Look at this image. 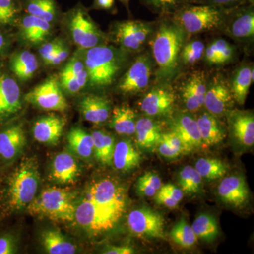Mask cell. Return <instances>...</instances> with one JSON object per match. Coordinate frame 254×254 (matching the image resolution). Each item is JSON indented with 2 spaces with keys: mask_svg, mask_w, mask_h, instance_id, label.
<instances>
[{
  "mask_svg": "<svg viewBox=\"0 0 254 254\" xmlns=\"http://www.w3.org/2000/svg\"><path fill=\"white\" fill-rule=\"evenodd\" d=\"M220 199L235 208L246 205L250 198V191L245 178L239 175L225 177L220 182L218 188Z\"/></svg>",
  "mask_w": 254,
  "mask_h": 254,
  "instance_id": "19",
  "label": "cell"
},
{
  "mask_svg": "<svg viewBox=\"0 0 254 254\" xmlns=\"http://www.w3.org/2000/svg\"><path fill=\"white\" fill-rule=\"evenodd\" d=\"M127 225L132 235L142 239H165V219L158 211L144 205L128 214Z\"/></svg>",
  "mask_w": 254,
  "mask_h": 254,
  "instance_id": "8",
  "label": "cell"
},
{
  "mask_svg": "<svg viewBox=\"0 0 254 254\" xmlns=\"http://www.w3.org/2000/svg\"><path fill=\"white\" fill-rule=\"evenodd\" d=\"M218 53L219 66L231 63L235 58V46L223 38H217L213 41Z\"/></svg>",
  "mask_w": 254,
  "mask_h": 254,
  "instance_id": "43",
  "label": "cell"
},
{
  "mask_svg": "<svg viewBox=\"0 0 254 254\" xmlns=\"http://www.w3.org/2000/svg\"><path fill=\"white\" fill-rule=\"evenodd\" d=\"M120 1L123 2V4L128 8V3H129L130 0H120Z\"/></svg>",
  "mask_w": 254,
  "mask_h": 254,
  "instance_id": "58",
  "label": "cell"
},
{
  "mask_svg": "<svg viewBox=\"0 0 254 254\" xmlns=\"http://www.w3.org/2000/svg\"><path fill=\"white\" fill-rule=\"evenodd\" d=\"M26 9L28 14L48 22L53 21L56 16L57 6L54 0H27Z\"/></svg>",
  "mask_w": 254,
  "mask_h": 254,
  "instance_id": "38",
  "label": "cell"
},
{
  "mask_svg": "<svg viewBox=\"0 0 254 254\" xmlns=\"http://www.w3.org/2000/svg\"><path fill=\"white\" fill-rule=\"evenodd\" d=\"M66 120L59 115H50L43 117L33 125L35 139L45 145H54L59 142Z\"/></svg>",
  "mask_w": 254,
  "mask_h": 254,
  "instance_id": "20",
  "label": "cell"
},
{
  "mask_svg": "<svg viewBox=\"0 0 254 254\" xmlns=\"http://www.w3.org/2000/svg\"><path fill=\"white\" fill-rule=\"evenodd\" d=\"M110 126L118 134L131 136L136 131V114L128 105L115 107L112 113Z\"/></svg>",
  "mask_w": 254,
  "mask_h": 254,
  "instance_id": "28",
  "label": "cell"
},
{
  "mask_svg": "<svg viewBox=\"0 0 254 254\" xmlns=\"http://www.w3.org/2000/svg\"><path fill=\"white\" fill-rule=\"evenodd\" d=\"M28 103L47 111L64 112L68 103L60 88L58 78H48L28 93L25 96Z\"/></svg>",
  "mask_w": 254,
  "mask_h": 254,
  "instance_id": "11",
  "label": "cell"
},
{
  "mask_svg": "<svg viewBox=\"0 0 254 254\" xmlns=\"http://www.w3.org/2000/svg\"><path fill=\"white\" fill-rule=\"evenodd\" d=\"M154 30L151 23L128 20L115 25L113 36L115 42L125 49L139 51L150 41Z\"/></svg>",
  "mask_w": 254,
  "mask_h": 254,
  "instance_id": "10",
  "label": "cell"
},
{
  "mask_svg": "<svg viewBox=\"0 0 254 254\" xmlns=\"http://www.w3.org/2000/svg\"><path fill=\"white\" fill-rule=\"evenodd\" d=\"M233 100L229 82L222 74L217 73L208 79L204 100L207 111L218 118L226 115L230 110Z\"/></svg>",
  "mask_w": 254,
  "mask_h": 254,
  "instance_id": "13",
  "label": "cell"
},
{
  "mask_svg": "<svg viewBox=\"0 0 254 254\" xmlns=\"http://www.w3.org/2000/svg\"><path fill=\"white\" fill-rule=\"evenodd\" d=\"M16 249V240L13 235H4L0 237V254H15Z\"/></svg>",
  "mask_w": 254,
  "mask_h": 254,
  "instance_id": "46",
  "label": "cell"
},
{
  "mask_svg": "<svg viewBox=\"0 0 254 254\" xmlns=\"http://www.w3.org/2000/svg\"><path fill=\"white\" fill-rule=\"evenodd\" d=\"M28 213L34 216L59 222L75 220V202L72 193L66 189L47 188L28 205Z\"/></svg>",
  "mask_w": 254,
  "mask_h": 254,
  "instance_id": "5",
  "label": "cell"
},
{
  "mask_svg": "<svg viewBox=\"0 0 254 254\" xmlns=\"http://www.w3.org/2000/svg\"><path fill=\"white\" fill-rule=\"evenodd\" d=\"M254 67L244 64L232 73L229 81L234 100L239 105L245 104L250 88L254 82Z\"/></svg>",
  "mask_w": 254,
  "mask_h": 254,
  "instance_id": "27",
  "label": "cell"
},
{
  "mask_svg": "<svg viewBox=\"0 0 254 254\" xmlns=\"http://www.w3.org/2000/svg\"><path fill=\"white\" fill-rule=\"evenodd\" d=\"M170 235L175 243L185 249L191 248L198 240L191 226L185 218H182L173 227Z\"/></svg>",
  "mask_w": 254,
  "mask_h": 254,
  "instance_id": "36",
  "label": "cell"
},
{
  "mask_svg": "<svg viewBox=\"0 0 254 254\" xmlns=\"http://www.w3.org/2000/svg\"><path fill=\"white\" fill-rule=\"evenodd\" d=\"M155 200L158 204L163 205L167 208L171 209L176 208L177 205L179 204V202L173 199L168 193L160 189L158 193L155 194Z\"/></svg>",
  "mask_w": 254,
  "mask_h": 254,
  "instance_id": "52",
  "label": "cell"
},
{
  "mask_svg": "<svg viewBox=\"0 0 254 254\" xmlns=\"http://www.w3.org/2000/svg\"><path fill=\"white\" fill-rule=\"evenodd\" d=\"M85 68L86 66L84 64L77 58H73L63 68L60 76H73L77 77L78 75Z\"/></svg>",
  "mask_w": 254,
  "mask_h": 254,
  "instance_id": "45",
  "label": "cell"
},
{
  "mask_svg": "<svg viewBox=\"0 0 254 254\" xmlns=\"http://www.w3.org/2000/svg\"><path fill=\"white\" fill-rule=\"evenodd\" d=\"M208 78L205 71H193L182 84L181 97L187 110L196 112L204 106Z\"/></svg>",
  "mask_w": 254,
  "mask_h": 254,
  "instance_id": "15",
  "label": "cell"
},
{
  "mask_svg": "<svg viewBox=\"0 0 254 254\" xmlns=\"http://www.w3.org/2000/svg\"><path fill=\"white\" fill-rule=\"evenodd\" d=\"M227 122L232 135L241 145L252 147L254 143V116L251 111L229 110Z\"/></svg>",
  "mask_w": 254,
  "mask_h": 254,
  "instance_id": "18",
  "label": "cell"
},
{
  "mask_svg": "<svg viewBox=\"0 0 254 254\" xmlns=\"http://www.w3.org/2000/svg\"><path fill=\"white\" fill-rule=\"evenodd\" d=\"M157 150L160 155L167 159H175L178 158L180 154L174 150L168 144L163 137H161L156 146Z\"/></svg>",
  "mask_w": 254,
  "mask_h": 254,
  "instance_id": "51",
  "label": "cell"
},
{
  "mask_svg": "<svg viewBox=\"0 0 254 254\" xmlns=\"http://www.w3.org/2000/svg\"><path fill=\"white\" fill-rule=\"evenodd\" d=\"M19 11L17 0H0V26L14 25Z\"/></svg>",
  "mask_w": 254,
  "mask_h": 254,
  "instance_id": "42",
  "label": "cell"
},
{
  "mask_svg": "<svg viewBox=\"0 0 254 254\" xmlns=\"http://www.w3.org/2000/svg\"><path fill=\"white\" fill-rule=\"evenodd\" d=\"M230 9L190 3L177 9L169 17L189 36L221 30Z\"/></svg>",
  "mask_w": 254,
  "mask_h": 254,
  "instance_id": "3",
  "label": "cell"
},
{
  "mask_svg": "<svg viewBox=\"0 0 254 254\" xmlns=\"http://www.w3.org/2000/svg\"><path fill=\"white\" fill-rule=\"evenodd\" d=\"M62 46H63V43L61 42L54 41L46 43L40 48L39 53L43 60H44L45 63H48L51 60L55 52Z\"/></svg>",
  "mask_w": 254,
  "mask_h": 254,
  "instance_id": "47",
  "label": "cell"
},
{
  "mask_svg": "<svg viewBox=\"0 0 254 254\" xmlns=\"http://www.w3.org/2000/svg\"><path fill=\"white\" fill-rule=\"evenodd\" d=\"M5 46H6V39H5L4 35L0 33V55L4 51Z\"/></svg>",
  "mask_w": 254,
  "mask_h": 254,
  "instance_id": "57",
  "label": "cell"
},
{
  "mask_svg": "<svg viewBox=\"0 0 254 254\" xmlns=\"http://www.w3.org/2000/svg\"><path fill=\"white\" fill-rule=\"evenodd\" d=\"M170 128L181 140L185 153L198 149L203 145L196 120L190 114L177 115L172 120Z\"/></svg>",
  "mask_w": 254,
  "mask_h": 254,
  "instance_id": "16",
  "label": "cell"
},
{
  "mask_svg": "<svg viewBox=\"0 0 254 254\" xmlns=\"http://www.w3.org/2000/svg\"><path fill=\"white\" fill-rule=\"evenodd\" d=\"M21 36L32 44H38L46 40L50 31V22L28 14L23 18L21 25Z\"/></svg>",
  "mask_w": 254,
  "mask_h": 254,
  "instance_id": "30",
  "label": "cell"
},
{
  "mask_svg": "<svg viewBox=\"0 0 254 254\" xmlns=\"http://www.w3.org/2000/svg\"><path fill=\"white\" fill-rule=\"evenodd\" d=\"M21 109V90L11 76L0 74V123Z\"/></svg>",
  "mask_w": 254,
  "mask_h": 254,
  "instance_id": "17",
  "label": "cell"
},
{
  "mask_svg": "<svg viewBox=\"0 0 254 254\" xmlns=\"http://www.w3.org/2000/svg\"><path fill=\"white\" fill-rule=\"evenodd\" d=\"M195 169L203 178L213 181L225 176L228 166L218 159L202 158L197 160Z\"/></svg>",
  "mask_w": 254,
  "mask_h": 254,
  "instance_id": "35",
  "label": "cell"
},
{
  "mask_svg": "<svg viewBox=\"0 0 254 254\" xmlns=\"http://www.w3.org/2000/svg\"><path fill=\"white\" fill-rule=\"evenodd\" d=\"M167 17L159 23L149 41L158 82H170L175 77L180 66V52L187 39L185 32Z\"/></svg>",
  "mask_w": 254,
  "mask_h": 254,
  "instance_id": "2",
  "label": "cell"
},
{
  "mask_svg": "<svg viewBox=\"0 0 254 254\" xmlns=\"http://www.w3.org/2000/svg\"><path fill=\"white\" fill-rule=\"evenodd\" d=\"M40 173L36 160H22L9 179L7 198L9 208L21 210L27 208L36 197L39 186Z\"/></svg>",
  "mask_w": 254,
  "mask_h": 254,
  "instance_id": "6",
  "label": "cell"
},
{
  "mask_svg": "<svg viewBox=\"0 0 254 254\" xmlns=\"http://www.w3.org/2000/svg\"><path fill=\"white\" fill-rule=\"evenodd\" d=\"M245 1L247 4L254 5V0H245Z\"/></svg>",
  "mask_w": 254,
  "mask_h": 254,
  "instance_id": "59",
  "label": "cell"
},
{
  "mask_svg": "<svg viewBox=\"0 0 254 254\" xmlns=\"http://www.w3.org/2000/svg\"><path fill=\"white\" fill-rule=\"evenodd\" d=\"M162 187V181L158 174L148 172L137 180L136 190L138 195L143 197H153Z\"/></svg>",
  "mask_w": 254,
  "mask_h": 254,
  "instance_id": "41",
  "label": "cell"
},
{
  "mask_svg": "<svg viewBox=\"0 0 254 254\" xmlns=\"http://www.w3.org/2000/svg\"><path fill=\"white\" fill-rule=\"evenodd\" d=\"M162 126L150 118H141L136 124V143L142 149L151 150L156 148L161 138Z\"/></svg>",
  "mask_w": 254,
  "mask_h": 254,
  "instance_id": "26",
  "label": "cell"
},
{
  "mask_svg": "<svg viewBox=\"0 0 254 254\" xmlns=\"http://www.w3.org/2000/svg\"><path fill=\"white\" fill-rule=\"evenodd\" d=\"M70 30L73 41L84 49L99 46L103 36L83 8L73 10L70 19Z\"/></svg>",
  "mask_w": 254,
  "mask_h": 254,
  "instance_id": "14",
  "label": "cell"
},
{
  "mask_svg": "<svg viewBox=\"0 0 254 254\" xmlns=\"http://www.w3.org/2000/svg\"><path fill=\"white\" fill-rule=\"evenodd\" d=\"M160 190L166 192L173 199L177 200L179 203L181 201L182 198H183V190L179 187L175 186V185H172V184L164 185V186L161 187Z\"/></svg>",
  "mask_w": 254,
  "mask_h": 254,
  "instance_id": "54",
  "label": "cell"
},
{
  "mask_svg": "<svg viewBox=\"0 0 254 254\" xmlns=\"http://www.w3.org/2000/svg\"><path fill=\"white\" fill-rule=\"evenodd\" d=\"M41 243L47 253L50 254H73L77 252L76 245L59 230H47L43 232Z\"/></svg>",
  "mask_w": 254,
  "mask_h": 254,
  "instance_id": "29",
  "label": "cell"
},
{
  "mask_svg": "<svg viewBox=\"0 0 254 254\" xmlns=\"http://www.w3.org/2000/svg\"><path fill=\"white\" fill-rule=\"evenodd\" d=\"M68 50L65 47H64L63 45L55 52L53 58H51V60L46 64L53 65V66L60 64L63 63L64 60H66V58H68Z\"/></svg>",
  "mask_w": 254,
  "mask_h": 254,
  "instance_id": "53",
  "label": "cell"
},
{
  "mask_svg": "<svg viewBox=\"0 0 254 254\" xmlns=\"http://www.w3.org/2000/svg\"><path fill=\"white\" fill-rule=\"evenodd\" d=\"M93 139V154L95 158L103 165L113 164L115 138L104 131H95L92 133Z\"/></svg>",
  "mask_w": 254,
  "mask_h": 254,
  "instance_id": "33",
  "label": "cell"
},
{
  "mask_svg": "<svg viewBox=\"0 0 254 254\" xmlns=\"http://www.w3.org/2000/svg\"><path fill=\"white\" fill-rule=\"evenodd\" d=\"M191 227L197 237L205 242H213L218 236V222L210 214H200L195 218Z\"/></svg>",
  "mask_w": 254,
  "mask_h": 254,
  "instance_id": "34",
  "label": "cell"
},
{
  "mask_svg": "<svg viewBox=\"0 0 254 254\" xmlns=\"http://www.w3.org/2000/svg\"><path fill=\"white\" fill-rule=\"evenodd\" d=\"M85 58L88 81L92 86L98 88L113 84L125 62L118 50L100 45L88 49Z\"/></svg>",
  "mask_w": 254,
  "mask_h": 254,
  "instance_id": "4",
  "label": "cell"
},
{
  "mask_svg": "<svg viewBox=\"0 0 254 254\" xmlns=\"http://www.w3.org/2000/svg\"><path fill=\"white\" fill-rule=\"evenodd\" d=\"M176 95L168 82H159L140 102L141 110L148 117H163L171 113Z\"/></svg>",
  "mask_w": 254,
  "mask_h": 254,
  "instance_id": "12",
  "label": "cell"
},
{
  "mask_svg": "<svg viewBox=\"0 0 254 254\" xmlns=\"http://www.w3.org/2000/svg\"><path fill=\"white\" fill-rule=\"evenodd\" d=\"M155 63L151 54L137 57L119 82L118 88L125 95H134L148 89L154 73Z\"/></svg>",
  "mask_w": 254,
  "mask_h": 254,
  "instance_id": "7",
  "label": "cell"
},
{
  "mask_svg": "<svg viewBox=\"0 0 254 254\" xmlns=\"http://www.w3.org/2000/svg\"><path fill=\"white\" fill-rule=\"evenodd\" d=\"M103 253L105 254H131L135 253V250L130 246H119V247H110Z\"/></svg>",
  "mask_w": 254,
  "mask_h": 254,
  "instance_id": "55",
  "label": "cell"
},
{
  "mask_svg": "<svg viewBox=\"0 0 254 254\" xmlns=\"http://www.w3.org/2000/svg\"><path fill=\"white\" fill-rule=\"evenodd\" d=\"M142 156L129 140H123L115 144L113 164L119 171L128 172L139 167Z\"/></svg>",
  "mask_w": 254,
  "mask_h": 254,
  "instance_id": "25",
  "label": "cell"
},
{
  "mask_svg": "<svg viewBox=\"0 0 254 254\" xmlns=\"http://www.w3.org/2000/svg\"><path fill=\"white\" fill-rule=\"evenodd\" d=\"M221 30L238 43L253 42L254 5L245 4L229 10Z\"/></svg>",
  "mask_w": 254,
  "mask_h": 254,
  "instance_id": "9",
  "label": "cell"
},
{
  "mask_svg": "<svg viewBox=\"0 0 254 254\" xmlns=\"http://www.w3.org/2000/svg\"><path fill=\"white\" fill-rule=\"evenodd\" d=\"M203 59L210 66H219L218 53L213 41L205 46Z\"/></svg>",
  "mask_w": 254,
  "mask_h": 254,
  "instance_id": "50",
  "label": "cell"
},
{
  "mask_svg": "<svg viewBox=\"0 0 254 254\" xmlns=\"http://www.w3.org/2000/svg\"><path fill=\"white\" fill-rule=\"evenodd\" d=\"M11 71L21 81H27L32 78L38 69L36 57L28 50L13 55L10 62Z\"/></svg>",
  "mask_w": 254,
  "mask_h": 254,
  "instance_id": "32",
  "label": "cell"
},
{
  "mask_svg": "<svg viewBox=\"0 0 254 254\" xmlns=\"http://www.w3.org/2000/svg\"><path fill=\"white\" fill-rule=\"evenodd\" d=\"M80 108L85 120L96 125L105 123L111 115L109 100L100 95H88L83 97Z\"/></svg>",
  "mask_w": 254,
  "mask_h": 254,
  "instance_id": "23",
  "label": "cell"
},
{
  "mask_svg": "<svg viewBox=\"0 0 254 254\" xmlns=\"http://www.w3.org/2000/svg\"><path fill=\"white\" fill-rule=\"evenodd\" d=\"M127 202L126 190L120 182L112 178L95 180L75 203L74 220L89 235H103L118 225Z\"/></svg>",
  "mask_w": 254,
  "mask_h": 254,
  "instance_id": "1",
  "label": "cell"
},
{
  "mask_svg": "<svg viewBox=\"0 0 254 254\" xmlns=\"http://www.w3.org/2000/svg\"><path fill=\"white\" fill-rule=\"evenodd\" d=\"M205 46L200 40L186 42L180 55V63L187 66H194L203 59Z\"/></svg>",
  "mask_w": 254,
  "mask_h": 254,
  "instance_id": "39",
  "label": "cell"
},
{
  "mask_svg": "<svg viewBox=\"0 0 254 254\" xmlns=\"http://www.w3.org/2000/svg\"><path fill=\"white\" fill-rule=\"evenodd\" d=\"M26 139L22 127L11 125L0 131V157L6 161L17 158L26 145Z\"/></svg>",
  "mask_w": 254,
  "mask_h": 254,
  "instance_id": "22",
  "label": "cell"
},
{
  "mask_svg": "<svg viewBox=\"0 0 254 254\" xmlns=\"http://www.w3.org/2000/svg\"><path fill=\"white\" fill-rule=\"evenodd\" d=\"M141 1L150 11L163 17L171 16L182 6L193 3L192 0H141Z\"/></svg>",
  "mask_w": 254,
  "mask_h": 254,
  "instance_id": "40",
  "label": "cell"
},
{
  "mask_svg": "<svg viewBox=\"0 0 254 254\" xmlns=\"http://www.w3.org/2000/svg\"><path fill=\"white\" fill-rule=\"evenodd\" d=\"M195 120L203 144L212 146L219 144L225 139L226 131L218 117L206 111L200 114Z\"/></svg>",
  "mask_w": 254,
  "mask_h": 254,
  "instance_id": "24",
  "label": "cell"
},
{
  "mask_svg": "<svg viewBox=\"0 0 254 254\" xmlns=\"http://www.w3.org/2000/svg\"><path fill=\"white\" fill-rule=\"evenodd\" d=\"M162 137L165 140V141L168 143V144L175 151L177 152L179 154H183L185 153V148L182 144L181 140L178 136L173 133V131H170L168 133H163Z\"/></svg>",
  "mask_w": 254,
  "mask_h": 254,
  "instance_id": "49",
  "label": "cell"
},
{
  "mask_svg": "<svg viewBox=\"0 0 254 254\" xmlns=\"http://www.w3.org/2000/svg\"><path fill=\"white\" fill-rule=\"evenodd\" d=\"M60 83L65 91L69 93H76L82 88L78 83L77 78L73 76H60Z\"/></svg>",
  "mask_w": 254,
  "mask_h": 254,
  "instance_id": "48",
  "label": "cell"
},
{
  "mask_svg": "<svg viewBox=\"0 0 254 254\" xmlns=\"http://www.w3.org/2000/svg\"><path fill=\"white\" fill-rule=\"evenodd\" d=\"M115 4V0H94V6L97 9H111Z\"/></svg>",
  "mask_w": 254,
  "mask_h": 254,
  "instance_id": "56",
  "label": "cell"
},
{
  "mask_svg": "<svg viewBox=\"0 0 254 254\" xmlns=\"http://www.w3.org/2000/svg\"><path fill=\"white\" fill-rule=\"evenodd\" d=\"M203 177L195 168L187 165L182 169L179 175V185L183 192L188 194H195L201 190Z\"/></svg>",
  "mask_w": 254,
  "mask_h": 254,
  "instance_id": "37",
  "label": "cell"
},
{
  "mask_svg": "<svg viewBox=\"0 0 254 254\" xmlns=\"http://www.w3.org/2000/svg\"><path fill=\"white\" fill-rule=\"evenodd\" d=\"M79 174V165L72 153L62 152L55 157L50 172L53 181L61 185H73Z\"/></svg>",
  "mask_w": 254,
  "mask_h": 254,
  "instance_id": "21",
  "label": "cell"
},
{
  "mask_svg": "<svg viewBox=\"0 0 254 254\" xmlns=\"http://www.w3.org/2000/svg\"><path fill=\"white\" fill-rule=\"evenodd\" d=\"M66 138L72 154L84 160L91 158L93 154V137L82 128H72L68 132Z\"/></svg>",
  "mask_w": 254,
  "mask_h": 254,
  "instance_id": "31",
  "label": "cell"
},
{
  "mask_svg": "<svg viewBox=\"0 0 254 254\" xmlns=\"http://www.w3.org/2000/svg\"><path fill=\"white\" fill-rule=\"evenodd\" d=\"M194 4H208L230 9L247 4L245 0H192Z\"/></svg>",
  "mask_w": 254,
  "mask_h": 254,
  "instance_id": "44",
  "label": "cell"
}]
</instances>
